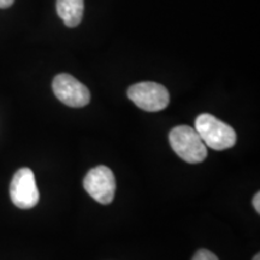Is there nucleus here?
<instances>
[{"instance_id":"1","label":"nucleus","mask_w":260,"mask_h":260,"mask_svg":"<svg viewBox=\"0 0 260 260\" xmlns=\"http://www.w3.org/2000/svg\"><path fill=\"white\" fill-rule=\"evenodd\" d=\"M195 130L200 135L206 147L224 151L232 148L236 144L237 138L235 130L210 113L198 116V118L195 119Z\"/></svg>"},{"instance_id":"2","label":"nucleus","mask_w":260,"mask_h":260,"mask_svg":"<svg viewBox=\"0 0 260 260\" xmlns=\"http://www.w3.org/2000/svg\"><path fill=\"white\" fill-rule=\"evenodd\" d=\"M169 141L178 157L190 164L204 161L207 157V147L195 128L188 125L175 126L169 134Z\"/></svg>"},{"instance_id":"3","label":"nucleus","mask_w":260,"mask_h":260,"mask_svg":"<svg viewBox=\"0 0 260 260\" xmlns=\"http://www.w3.org/2000/svg\"><path fill=\"white\" fill-rule=\"evenodd\" d=\"M128 96L136 106L148 112H158L167 109L170 103L168 89L157 82H139L128 89Z\"/></svg>"},{"instance_id":"4","label":"nucleus","mask_w":260,"mask_h":260,"mask_svg":"<svg viewBox=\"0 0 260 260\" xmlns=\"http://www.w3.org/2000/svg\"><path fill=\"white\" fill-rule=\"evenodd\" d=\"M83 187L98 203L109 205L113 201L116 193L115 175L110 168L99 165L88 171L83 180Z\"/></svg>"},{"instance_id":"5","label":"nucleus","mask_w":260,"mask_h":260,"mask_svg":"<svg viewBox=\"0 0 260 260\" xmlns=\"http://www.w3.org/2000/svg\"><path fill=\"white\" fill-rule=\"evenodd\" d=\"M10 197L16 206L23 210L31 209L39 203L40 194L30 169L22 168L14 175L10 184Z\"/></svg>"},{"instance_id":"6","label":"nucleus","mask_w":260,"mask_h":260,"mask_svg":"<svg viewBox=\"0 0 260 260\" xmlns=\"http://www.w3.org/2000/svg\"><path fill=\"white\" fill-rule=\"evenodd\" d=\"M53 93L58 100L70 107H83L90 102L88 88L69 74H59L52 82Z\"/></svg>"},{"instance_id":"7","label":"nucleus","mask_w":260,"mask_h":260,"mask_svg":"<svg viewBox=\"0 0 260 260\" xmlns=\"http://www.w3.org/2000/svg\"><path fill=\"white\" fill-rule=\"evenodd\" d=\"M83 10V0H57L58 16L69 28H75L81 23Z\"/></svg>"},{"instance_id":"8","label":"nucleus","mask_w":260,"mask_h":260,"mask_svg":"<svg viewBox=\"0 0 260 260\" xmlns=\"http://www.w3.org/2000/svg\"><path fill=\"white\" fill-rule=\"evenodd\" d=\"M191 260H218V258L212 252L207 251V249H200V251L195 253Z\"/></svg>"},{"instance_id":"9","label":"nucleus","mask_w":260,"mask_h":260,"mask_svg":"<svg viewBox=\"0 0 260 260\" xmlns=\"http://www.w3.org/2000/svg\"><path fill=\"white\" fill-rule=\"evenodd\" d=\"M253 206H254V209L256 212H260V194L256 193L254 195V198H253Z\"/></svg>"},{"instance_id":"10","label":"nucleus","mask_w":260,"mask_h":260,"mask_svg":"<svg viewBox=\"0 0 260 260\" xmlns=\"http://www.w3.org/2000/svg\"><path fill=\"white\" fill-rule=\"evenodd\" d=\"M15 0H0V9H6L14 4Z\"/></svg>"},{"instance_id":"11","label":"nucleus","mask_w":260,"mask_h":260,"mask_svg":"<svg viewBox=\"0 0 260 260\" xmlns=\"http://www.w3.org/2000/svg\"><path fill=\"white\" fill-rule=\"evenodd\" d=\"M253 260H260V254H256L254 258H253Z\"/></svg>"}]
</instances>
